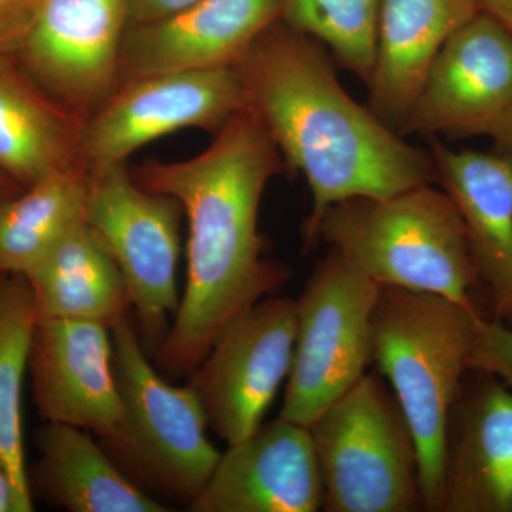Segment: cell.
Listing matches in <instances>:
<instances>
[{"mask_svg":"<svg viewBox=\"0 0 512 512\" xmlns=\"http://www.w3.org/2000/svg\"><path fill=\"white\" fill-rule=\"evenodd\" d=\"M282 170L274 140L248 106L197 156L134 170L141 187L175 198L187 220L184 292L153 355L164 375L190 376L231 320L291 278L288 265L265 258L258 228L266 187Z\"/></svg>","mask_w":512,"mask_h":512,"instance_id":"cell-1","label":"cell"},{"mask_svg":"<svg viewBox=\"0 0 512 512\" xmlns=\"http://www.w3.org/2000/svg\"><path fill=\"white\" fill-rule=\"evenodd\" d=\"M248 107L262 121L282 160L311 188L303 245L318 244L323 215L352 198H382L436 184L430 153L403 140L343 89L332 62L312 37L276 22L235 66Z\"/></svg>","mask_w":512,"mask_h":512,"instance_id":"cell-2","label":"cell"},{"mask_svg":"<svg viewBox=\"0 0 512 512\" xmlns=\"http://www.w3.org/2000/svg\"><path fill=\"white\" fill-rule=\"evenodd\" d=\"M318 238L380 286L434 293L488 318L463 218L443 188L339 202Z\"/></svg>","mask_w":512,"mask_h":512,"instance_id":"cell-3","label":"cell"},{"mask_svg":"<svg viewBox=\"0 0 512 512\" xmlns=\"http://www.w3.org/2000/svg\"><path fill=\"white\" fill-rule=\"evenodd\" d=\"M483 319L443 296L393 286L380 288L373 312V362L412 427L427 512H440L448 414Z\"/></svg>","mask_w":512,"mask_h":512,"instance_id":"cell-4","label":"cell"},{"mask_svg":"<svg viewBox=\"0 0 512 512\" xmlns=\"http://www.w3.org/2000/svg\"><path fill=\"white\" fill-rule=\"evenodd\" d=\"M111 340L121 419L97 440L141 490L190 505L221 456L200 399L190 384L175 386L157 372L130 319L111 329Z\"/></svg>","mask_w":512,"mask_h":512,"instance_id":"cell-5","label":"cell"},{"mask_svg":"<svg viewBox=\"0 0 512 512\" xmlns=\"http://www.w3.org/2000/svg\"><path fill=\"white\" fill-rule=\"evenodd\" d=\"M309 430L325 490L322 511H424L419 448L380 373H366Z\"/></svg>","mask_w":512,"mask_h":512,"instance_id":"cell-6","label":"cell"},{"mask_svg":"<svg viewBox=\"0 0 512 512\" xmlns=\"http://www.w3.org/2000/svg\"><path fill=\"white\" fill-rule=\"evenodd\" d=\"M380 286L330 249L296 299L291 373L278 417L309 427L373 362Z\"/></svg>","mask_w":512,"mask_h":512,"instance_id":"cell-7","label":"cell"},{"mask_svg":"<svg viewBox=\"0 0 512 512\" xmlns=\"http://www.w3.org/2000/svg\"><path fill=\"white\" fill-rule=\"evenodd\" d=\"M183 218L175 198L141 187L127 164L87 173L86 222L119 266L141 342L151 356L180 306L177 269Z\"/></svg>","mask_w":512,"mask_h":512,"instance_id":"cell-8","label":"cell"},{"mask_svg":"<svg viewBox=\"0 0 512 512\" xmlns=\"http://www.w3.org/2000/svg\"><path fill=\"white\" fill-rule=\"evenodd\" d=\"M248 106L235 67L153 74L120 84L84 120L80 156L87 173L127 164L141 147L187 130L215 131Z\"/></svg>","mask_w":512,"mask_h":512,"instance_id":"cell-9","label":"cell"},{"mask_svg":"<svg viewBox=\"0 0 512 512\" xmlns=\"http://www.w3.org/2000/svg\"><path fill=\"white\" fill-rule=\"evenodd\" d=\"M296 301L268 296L222 330L201 365L187 377L208 427L227 446L264 423L295 352Z\"/></svg>","mask_w":512,"mask_h":512,"instance_id":"cell-10","label":"cell"},{"mask_svg":"<svg viewBox=\"0 0 512 512\" xmlns=\"http://www.w3.org/2000/svg\"><path fill=\"white\" fill-rule=\"evenodd\" d=\"M124 0H39L16 60L57 103L84 120L120 84Z\"/></svg>","mask_w":512,"mask_h":512,"instance_id":"cell-11","label":"cell"},{"mask_svg":"<svg viewBox=\"0 0 512 512\" xmlns=\"http://www.w3.org/2000/svg\"><path fill=\"white\" fill-rule=\"evenodd\" d=\"M512 107V35L478 12L441 47L400 134L491 136Z\"/></svg>","mask_w":512,"mask_h":512,"instance_id":"cell-12","label":"cell"},{"mask_svg":"<svg viewBox=\"0 0 512 512\" xmlns=\"http://www.w3.org/2000/svg\"><path fill=\"white\" fill-rule=\"evenodd\" d=\"M440 512H512V389L470 367L448 414Z\"/></svg>","mask_w":512,"mask_h":512,"instance_id":"cell-13","label":"cell"},{"mask_svg":"<svg viewBox=\"0 0 512 512\" xmlns=\"http://www.w3.org/2000/svg\"><path fill=\"white\" fill-rule=\"evenodd\" d=\"M325 490L309 427L278 417L228 446L192 512H318Z\"/></svg>","mask_w":512,"mask_h":512,"instance_id":"cell-14","label":"cell"},{"mask_svg":"<svg viewBox=\"0 0 512 512\" xmlns=\"http://www.w3.org/2000/svg\"><path fill=\"white\" fill-rule=\"evenodd\" d=\"M28 372L45 423L79 427L97 439L116 429L121 399L111 329L84 320H37Z\"/></svg>","mask_w":512,"mask_h":512,"instance_id":"cell-15","label":"cell"},{"mask_svg":"<svg viewBox=\"0 0 512 512\" xmlns=\"http://www.w3.org/2000/svg\"><path fill=\"white\" fill-rule=\"evenodd\" d=\"M279 20L281 0H198L170 18L131 26L121 43L120 84L153 74L235 67Z\"/></svg>","mask_w":512,"mask_h":512,"instance_id":"cell-16","label":"cell"},{"mask_svg":"<svg viewBox=\"0 0 512 512\" xmlns=\"http://www.w3.org/2000/svg\"><path fill=\"white\" fill-rule=\"evenodd\" d=\"M436 184L454 201L491 320L512 326V157L431 141Z\"/></svg>","mask_w":512,"mask_h":512,"instance_id":"cell-17","label":"cell"},{"mask_svg":"<svg viewBox=\"0 0 512 512\" xmlns=\"http://www.w3.org/2000/svg\"><path fill=\"white\" fill-rule=\"evenodd\" d=\"M478 12L480 0H380L369 109L400 133L437 53Z\"/></svg>","mask_w":512,"mask_h":512,"instance_id":"cell-18","label":"cell"},{"mask_svg":"<svg viewBox=\"0 0 512 512\" xmlns=\"http://www.w3.org/2000/svg\"><path fill=\"white\" fill-rule=\"evenodd\" d=\"M39 451L30 490L70 512H167V504L137 487L90 431L45 423L36 431Z\"/></svg>","mask_w":512,"mask_h":512,"instance_id":"cell-19","label":"cell"},{"mask_svg":"<svg viewBox=\"0 0 512 512\" xmlns=\"http://www.w3.org/2000/svg\"><path fill=\"white\" fill-rule=\"evenodd\" d=\"M84 119L57 103L20 66L0 55V170L29 187L47 175L84 167Z\"/></svg>","mask_w":512,"mask_h":512,"instance_id":"cell-20","label":"cell"},{"mask_svg":"<svg viewBox=\"0 0 512 512\" xmlns=\"http://www.w3.org/2000/svg\"><path fill=\"white\" fill-rule=\"evenodd\" d=\"M23 276L37 320H84L113 329L131 309L119 266L86 218Z\"/></svg>","mask_w":512,"mask_h":512,"instance_id":"cell-21","label":"cell"},{"mask_svg":"<svg viewBox=\"0 0 512 512\" xmlns=\"http://www.w3.org/2000/svg\"><path fill=\"white\" fill-rule=\"evenodd\" d=\"M87 171L47 175L0 208V275L28 274L86 218Z\"/></svg>","mask_w":512,"mask_h":512,"instance_id":"cell-22","label":"cell"},{"mask_svg":"<svg viewBox=\"0 0 512 512\" xmlns=\"http://www.w3.org/2000/svg\"><path fill=\"white\" fill-rule=\"evenodd\" d=\"M37 322L28 279L0 275V457L8 467L25 512L33 511L23 436V383Z\"/></svg>","mask_w":512,"mask_h":512,"instance_id":"cell-23","label":"cell"},{"mask_svg":"<svg viewBox=\"0 0 512 512\" xmlns=\"http://www.w3.org/2000/svg\"><path fill=\"white\" fill-rule=\"evenodd\" d=\"M380 0H281V22L328 46L366 84L377 53Z\"/></svg>","mask_w":512,"mask_h":512,"instance_id":"cell-24","label":"cell"},{"mask_svg":"<svg viewBox=\"0 0 512 512\" xmlns=\"http://www.w3.org/2000/svg\"><path fill=\"white\" fill-rule=\"evenodd\" d=\"M471 367L493 373L512 389V326L488 318L481 320Z\"/></svg>","mask_w":512,"mask_h":512,"instance_id":"cell-25","label":"cell"},{"mask_svg":"<svg viewBox=\"0 0 512 512\" xmlns=\"http://www.w3.org/2000/svg\"><path fill=\"white\" fill-rule=\"evenodd\" d=\"M39 0H0V55L16 57L25 45Z\"/></svg>","mask_w":512,"mask_h":512,"instance_id":"cell-26","label":"cell"},{"mask_svg":"<svg viewBox=\"0 0 512 512\" xmlns=\"http://www.w3.org/2000/svg\"><path fill=\"white\" fill-rule=\"evenodd\" d=\"M198 0H124L127 28L170 18Z\"/></svg>","mask_w":512,"mask_h":512,"instance_id":"cell-27","label":"cell"},{"mask_svg":"<svg viewBox=\"0 0 512 512\" xmlns=\"http://www.w3.org/2000/svg\"><path fill=\"white\" fill-rule=\"evenodd\" d=\"M0 512H25L5 461L0 457Z\"/></svg>","mask_w":512,"mask_h":512,"instance_id":"cell-28","label":"cell"},{"mask_svg":"<svg viewBox=\"0 0 512 512\" xmlns=\"http://www.w3.org/2000/svg\"><path fill=\"white\" fill-rule=\"evenodd\" d=\"M480 8L512 35V0H480Z\"/></svg>","mask_w":512,"mask_h":512,"instance_id":"cell-29","label":"cell"},{"mask_svg":"<svg viewBox=\"0 0 512 512\" xmlns=\"http://www.w3.org/2000/svg\"><path fill=\"white\" fill-rule=\"evenodd\" d=\"M490 137L494 140L495 151L512 157V107L505 114L504 119L494 128Z\"/></svg>","mask_w":512,"mask_h":512,"instance_id":"cell-30","label":"cell"},{"mask_svg":"<svg viewBox=\"0 0 512 512\" xmlns=\"http://www.w3.org/2000/svg\"><path fill=\"white\" fill-rule=\"evenodd\" d=\"M22 190V185L16 183L8 174L0 170V208H2L6 202L12 200L13 197H16Z\"/></svg>","mask_w":512,"mask_h":512,"instance_id":"cell-31","label":"cell"}]
</instances>
